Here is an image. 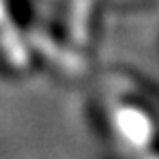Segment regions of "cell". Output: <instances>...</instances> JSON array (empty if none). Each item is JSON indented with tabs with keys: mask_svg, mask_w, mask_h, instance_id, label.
Returning a JSON list of instances; mask_svg holds the SVG:
<instances>
[{
	"mask_svg": "<svg viewBox=\"0 0 159 159\" xmlns=\"http://www.w3.org/2000/svg\"><path fill=\"white\" fill-rule=\"evenodd\" d=\"M112 127H116V131L120 133L118 138L135 146H146L153 138L151 120L135 107H120L116 114L112 112Z\"/></svg>",
	"mask_w": 159,
	"mask_h": 159,
	"instance_id": "cell-1",
	"label": "cell"
}]
</instances>
